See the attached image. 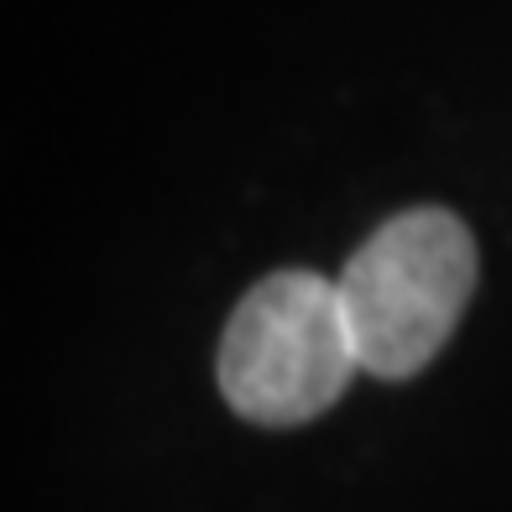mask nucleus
I'll return each mask as SVG.
<instances>
[{
    "label": "nucleus",
    "instance_id": "1",
    "mask_svg": "<svg viewBox=\"0 0 512 512\" xmlns=\"http://www.w3.org/2000/svg\"><path fill=\"white\" fill-rule=\"evenodd\" d=\"M476 272V241L450 209H408L387 220L335 277L361 371H424L455 335L476 293Z\"/></svg>",
    "mask_w": 512,
    "mask_h": 512
},
{
    "label": "nucleus",
    "instance_id": "2",
    "mask_svg": "<svg viewBox=\"0 0 512 512\" xmlns=\"http://www.w3.org/2000/svg\"><path fill=\"white\" fill-rule=\"evenodd\" d=\"M356 366L361 356L340 283L304 267L262 277L236 304L220 340L225 403L262 429H293L335 408Z\"/></svg>",
    "mask_w": 512,
    "mask_h": 512
}]
</instances>
